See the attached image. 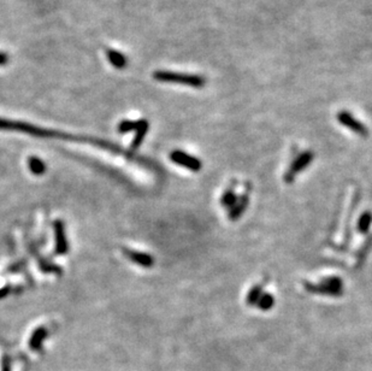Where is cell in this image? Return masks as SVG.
<instances>
[{
	"mask_svg": "<svg viewBox=\"0 0 372 371\" xmlns=\"http://www.w3.org/2000/svg\"><path fill=\"white\" fill-rule=\"evenodd\" d=\"M106 57H107L111 65L115 66L116 69H124L128 65V58H127L123 53H121L117 50H106Z\"/></svg>",
	"mask_w": 372,
	"mask_h": 371,
	"instance_id": "6",
	"label": "cell"
},
{
	"mask_svg": "<svg viewBox=\"0 0 372 371\" xmlns=\"http://www.w3.org/2000/svg\"><path fill=\"white\" fill-rule=\"evenodd\" d=\"M170 159L176 164L182 165V167L187 168V169L192 170V171H200L203 163L199 161L195 157L190 156V154L185 153L182 151H174L170 154Z\"/></svg>",
	"mask_w": 372,
	"mask_h": 371,
	"instance_id": "2",
	"label": "cell"
},
{
	"mask_svg": "<svg viewBox=\"0 0 372 371\" xmlns=\"http://www.w3.org/2000/svg\"><path fill=\"white\" fill-rule=\"evenodd\" d=\"M9 63V55H6L5 52H0V66L6 65Z\"/></svg>",
	"mask_w": 372,
	"mask_h": 371,
	"instance_id": "17",
	"label": "cell"
},
{
	"mask_svg": "<svg viewBox=\"0 0 372 371\" xmlns=\"http://www.w3.org/2000/svg\"><path fill=\"white\" fill-rule=\"evenodd\" d=\"M273 305H275V299L269 293H263L262 297L259 298L258 300L257 306L263 311H267V310L272 309Z\"/></svg>",
	"mask_w": 372,
	"mask_h": 371,
	"instance_id": "14",
	"label": "cell"
},
{
	"mask_svg": "<svg viewBox=\"0 0 372 371\" xmlns=\"http://www.w3.org/2000/svg\"><path fill=\"white\" fill-rule=\"evenodd\" d=\"M55 236H57V251L58 253H64L68 250L66 246V239L64 235V228H63L62 223L55 222Z\"/></svg>",
	"mask_w": 372,
	"mask_h": 371,
	"instance_id": "10",
	"label": "cell"
},
{
	"mask_svg": "<svg viewBox=\"0 0 372 371\" xmlns=\"http://www.w3.org/2000/svg\"><path fill=\"white\" fill-rule=\"evenodd\" d=\"M220 202H222L223 206L227 207V209H231V207L235 206L236 202H238V196H236V193L234 192L233 188L228 189V191L223 194Z\"/></svg>",
	"mask_w": 372,
	"mask_h": 371,
	"instance_id": "13",
	"label": "cell"
},
{
	"mask_svg": "<svg viewBox=\"0 0 372 371\" xmlns=\"http://www.w3.org/2000/svg\"><path fill=\"white\" fill-rule=\"evenodd\" d=\"M263 287H264V284H260V285H254V287L249 290L248 295H247V299H246L247 305H249V306L257 305L258 300H259V298L262 297V294L264 293L263 292Z\"/></svg>",
	"mask_w": 372,
	"mask_h": 371,
	"instance_id": "11",
	"label": "cell"
},
{
	"mask_svg": "<svg viewBox=\"0 0 372 371\" xmlns=\"http://www.w3.org/2000/svg\"><path fill=\"white\" fill-rule=\"evenodd\" d=\"M372 223V213L370 211H365L363 215L360 216V220L358 222V230L361 234H366L370 229V226Z\"/></svg>",
	"mask_w": 372,
	"mask_h": 371,
	"instance_id": "12",
	"label": "cell"
},
{
	"mask_svg": "<svg viewBox=\"0 0 372 371\" xmlns=\"http://www.w3.org/2000/svg\"><path fill=\"white\" fill-rule=\"evenodd\" d=\"M337 119H339V122L342 125H345V127L349 128V129L352 130V132L357 133L358 135H360V136H368V134H369L368 127H366L365 124L360 123V122L358 121V119H355L354 117H353L352 114H349V112L341 111L339 114H337Z\"/></svg>",
	"mask_w": 372,
	"mask_h": 371,
	"instance_id": "3",
	"label": "cell"
},
{
	"mask_svg": "<svg viewBox=\"0 0 372 371\" xmlns=\"http://www.w3.org/2000/svg\"><path fill=\"white\" fill-rule=\"evenodd\" d=\"M312 159H313L312 152H305V153L300 154L295 161L293 162V164H292L291 170H289V171L286 173V176H284V181L288 183L293 182L296 173L301 171V170H304L305 168H307L308 164L312 162Z\"/></svg>",
	"mask_w": 372,
	"mask_h": 371,
	"instance_id": "4",
	"label": "cell"
},
{
	"mask_svg": "<svg viewBox=\"0 0 372 371\" xmlns=\"http://www.w3.org/2000/svg\"><path fill=\"white\" fill-rule=\"evenodd\" d=\"M29 168H30L31 171L36 173V175H40V173L45 171L44 163L40 161V159L35 158V157H31V159L29 161Z\"/></svg>",
	"mask_w": 372,
	"mask_h": 371,
	"instance_id": "15",
	"label": "cell"
},
{
	"mask_svg": "<svg viewBox=\"0 0 372 371\" xmlns=\"http://www.w3.org/2000/svg\"><path fill=\"white\" fill-rule=\"evenodd\" d=\"M153 77L159 82H166V84H177L183 86H189L193 88H203L206 84V79L199 75L180 74L167 70L154 71Z\"/></svg>",
	"mask_w": 372,
	"mask_h": 371,
	"instance_id": "1",
	"label": "cell"
},
{
	"mask_svg": "<svg viewBox=\"0 0 372 371\" xmlns=\"http://www.w3.org/2000/svg\"><path fill=\"white\" fill-rule=\"evenodd\" d=\"M137 128V122H133V121H122L121 123L118 124V132L119 133H129L132 130H136Z\"/></svg>",
	"mask_w": 372,
	"mask_h": 371,
	"instance_id": "16",
	"label": "cell"
},
{
	"mask_svg": "<svg viewBox=\"0 0 372 371\" xmlns=\"http://www.w3.org/2000/svg\"><path fill=\"white\" fill-rule=\"evenodd\" d=\"M249 202V194L244 193L240 199L238 200L236 205L234 207H231L229 212V218L231 221H236L241 217V215L243 213V211L246 210V207L248 206Z\"/></svg>",
	"mask_w": 372,
	"mask_h": 371,
	"instance_id": "7",
	"label": "cell"
},
{
	"mask_svg": "<svg viewBox=\"0 0 372 371\" xmlns=\"http://www.w3.org/2000/svg\"><path fill=\"white\" fill-rule=\"evenodd\" d=\"M148 127H150V124H148V122L146 121V119H139V121H137L136 135H135L134 141L132 143L133 149H136L140 145H141L143 139H145V136L148 132Z\"/></svg>",
	"mask_w": 372,
	"mask_h": 371,
	"instance_id": "8",
	"label": "cell"
},
{
	"mask_svg": "<svg viewBox=\"0 0 372 371\" xmlns=\"http://www.w3.org/2000/svg\"><path fill=\"white\" fill-rule=\"evenodd\" d=\"M128 256L133 260L136 261L139 265L145 266V268H151L153 265L154 259L147 253H140V252H128Z\"/></svg>",
	"mask_w": 372,
	"mask_h": 371,
	"instance_id": "9",
	"label": "cell"
},
{
	"mask_svg": "<svg viewBox=\"0 0 372 371\" xmlns=\"http://www.w3.org/2000/svg\"><path fill=\"white\" fill-rule=\"evenodd\" d=\"M305 287L307 288V290H310L311 293H317V294H323V295H331V297H341L344 289H337V288L331 287L328 284H325L324 281L320 282V285H313L306 282Z\"/></svg>",
	"mask_w": 372,
	"mask_h": 371,
	"instance_id": "5",
	"label": "cell"
}]
</instances>
